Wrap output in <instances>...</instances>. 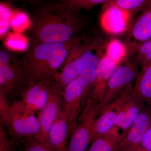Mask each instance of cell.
Masks as SVG:
<instances>
[{"label":"cell","instance_id":"obj_1","mask_svg":"<svg viewBox=\"0 0 151 151\" xmlns=\"http://www.w3.org/2000/svg\"><path fill=\"white\" fill-rule=\"evenodd\" d=\"M86 36L62 43H45L32 40L20 57L28 84L50 80L63 65L70 49Z\"/></svg>","mask_w":151,"mask_h":151},{"label":"cell","instance_id":"obj_2","mask_svg":"<svg viewBox=\"0 0 151 151\" xmlns=\"http://www.w3.org/2000/svg\"><path fill=\"white\" fill-rule=\"evenodd\" d=\"M84 26L78 12L54 9L49 4L41 8L34 17L32 40L45 43L66 42L81 35Z\"/></svg>","mask_w":151,"mask_h":151},{"label":"cell","instance_id":"obj_3","mask_svg":"<svg viewBox=\"0 0 151 151\" xmlns=\"http://www.w3.org/2000/svg\"><path fill=\"white\" fill-rule=\"evenodd\" d=\"M0 124L6 129L14 144H18L25 138L36 139L39 134V123L34 113L29 111L21 100L9 104L1 95Z\"/></svg>","mask_w":151,"mask_h":151},{"label":"cell","instance_id":"obj_4","mask_svg":"<svg viewBox=\"0 0 151 151\" xmlns=\"http://www.w3.org/2000/svg\"><path fill=\"white\" fill-rule=\"evenodd\" d=\"M28 84L20 57L4 47L0 50V95L9 104L21 99Z\"/></svg>","mask_w":151,"mask_h":151},{"label":"cell","instance_id":"obj_5","mask_svg":"<svg viewBox=\"0 0 151 151\" xmlns=\"http://www.w3.org/2000/svg\"><path fill=\"white\" fill-rule=\"evenodd\" d=\"M99 114L98 105L88 96L70 135L66 151H86L93 139L94 123Z\"/></svg>","mask_w":151,"mask_h":151},{"label":"cell","instance_id":"obj_6","mask_svg":"<svg viewBox=\"0 0 151 151\" xmlns=\"http://www.w3.org/2000/svg\"><path fill=\"white\" fill-rule=\"evenodd\" d=\"M107 44L102 38L97 36L92 37L81 57L79 76L84 84L85 103L95 84L98 65L106 53Z\"/></svg>","mask_w":151,"mask_h":151},{"label":"cell","instance_id":"obj_7","mask_svg":"<svg viewBox=\"0 0 151 151\" xmlns=\"http://www.w3.org/2000/svg\"><path fill=\"white\" fill-rule=\"evenodd\" d=\"M139 65L134 60L127 59L118 65L109 79L103 100L98 105L99 114L127 86L134 84L139 73Z\"/></svg>","mask_w":151,"mask_h":151},{"label":"cell","instance_id":"obj_8","mask_svg":"<svg viewBox=\"0 0 151 151\" xmlns=\"http://www.w3.org/2000/svg\"><path fill=\"white\" fill-rule=\"evenodd\" d=\"M84 83L80 76L68 84L63 91L61 109L68 121L70 137L76 126L84 105Z\"/></svg>","mask_w":151,"mask_h":151},{"label":"cell","instance_id":"obj_9","mask_svg":"<svg viewBox=\"0 0 151 151\" xmlns=\"http://www.w3.org/2000/svg\"><path fill=\"white\" fill-rule=\"evenodd\" d=\"M63 90L53 79L49 98L46 105L40 111L37 119L40 124V132L36 139L46 144L50 127L61 109Z\"/></svg>","mask_w":151,"mask_h":151},{"label":"cell","instance_id":"obj_10","mask_svg":"<svg viewBox=\"0 0 151 151\" xmlns=\"http://www.w3.org/2000/svg\"><path fill=\"white\" fill-rule=\"evenodd\" d=\"M134 84L127 86L119 95L108 104L100 112L94 123L93 138L97 135L111 132L123 106L132 94Z\"/></svg>","mask_w":151,"mask_h":151},{"label":"cell","instance_id":"obj_11","mask_svg":"<svg viewBox=\"0 0 151 151\" xmlns=\"http://www.w3.org/2000/svg\"><path fill=\"white\" fill-rule=\"evenodd\" d=\"M91 38L86 36L72 47L63 64L62 70L55 75V81L63 91L68 84L79 76L80 59L89 45Z\"/></svg>","mask_w":151,"mask_h":151},{"label":"cell","instance_id":"obj_12","mask_svg":"<svg viewBox=\"0 0 151 151\" xmlns=\"http://www.w3.org/2000/svg\"><path fill=\"white\" fill-rule=\"evenodd\" d=\"M53 79L32 82L26 86L21 100L29 111L35 114L42 110L49 98Z\"/></svg>","mask_w":151,"mask_h":151},{"label":"cell","instance_id":"obj_13","mask_svg":"<svg viewBox=\"0 0 151 151\" xmlns=\"http://www.w3.org/2000/svg\"><path fill=\"white\" fill-rule=\"evenodd\" d=\"M151 38V0L133 22L127 38L129 52L135 53L141 45Z\"/></svg>","mask_w":151,"mask_h":151},{"label":"cell","instance_id":"obj_14","mask_svg":"<svg viewBox=\"0 0 151 151\" xmlns=\"http://www.w3.org/2000/svg\"><path fill=\"white\" fill-rule=\"evenodd\" d=\"M151 125V108L146 105L126 136L119 143L118 151H134Z\"/></svg>","mask_w":151,"mask_h":151},{"label":"cell","instance_id":"obj_15","mask_svg":"<svg viewBox=\"0 0 151 151\" xmlns=\"http://www.w3.org/2000/svg\"><path fill=\"white\" fill-rule=\"evenodd\" d=\"M145 105L144 102L132 94L127 99L119 113L114 128L121 139L126 136Z\"/></svg>","mask_w":151,"mask_h":151},{"label":"cell","instance_id":"obj_16","mask_svg":"<svg viewBox=\"0 0 151 151\" xmlns=\"http://www.w3.org/2000/svg\"><path fill=\"white\" fill-rule=\"evenodd\" d=\"M119 64L111 60L106 54L100 60L97 68L95 84L89 95L92 101L97 105L103 100L109 79Z\"/></svg>","mask_w":151,"mask_h":151},{"label":"cell","instance_id":"obj_17","mask_svg":"<svg viewBox=\"0 0 151 151\" xmlns=\"http://www.w3.org/2000/svg\"><path fill=\"white\" fill-rule=\"evenodd\" d=\"M68 137V121L61 109L49 131L45 145L54 151H66Z\"/></svg>","mask_w":151,"mask_h":151},{"label":"cell","instance_id":"obj_18","mask_svg":"<svg viewBox=\"0 0 151 151\" xmlns=\"http://www.w3.org/2000/svg\"><path fill=\"white\" fill-rule=\"evenodd\" d=\"M132 94L151 108V62L142 67Z\"/></svg>","mask_w":151,"mask_h":151},{"label":"cell","instance_id":"obj_19","mask_svg":"<svg viewBox=\"0 0 151 151\" xmlns=\"http://www.w3.org/2000/svg\"><path fill=\"white\" fill-rule=\"evenodd\" d=\"M121 138L115 129L111 132L95 136L86 151H118Z\"/></svg>","mask_w":151,"mask_h":151},{"label":"cell","instance_id":"obj_20","mask_svg":"<svg viewBox=\"0 0 151 151\" xmlns=\"http://www.w3.org/2000/svg\"><path fill=\"white\" fill-rule=\"evenodd\" d=\"M110 1L111 0H63L61 2L50 5L54 9L79 12L82 9L89 10L95 6Z\"/></svg>","mask_w":151,"mask_h":151},{"label":"cell","instance_id":"obj_21","mask_svg":"<svg viewBox=\"0 0 151 151\" xmlns=\"http://www.w3.org/2000/svg\"><path fill=\"white\" fill-rule=\"evenodd\" d=\"M118 7L129 17L141 13L151 0H113Z\"/></svg>","mask_w":151,"mask_h":151},{"label":"cell","instance_id":"obj_22","mask_svg":"<svg viewBox=\"0 0 151 151\" xmlns=\"http://www.w3.org/2000/svg\"><path fill=\"white\" fill-rule=\"evenodd\" d=\"M16 9L9 3L1 1L0 3V19H1V37L6 34Z\"/></svg>","mask_w":151,"mask_h":151},{"label":"cell","instance_id":"obj_23","mask_svg":"<svg viewBox=\"0 0 151 151\" xmlns=\"http://www.w3.org/2000/svg\"><path fill=\"white\" fill-rule=\"evenodd\" d=\"M135 62L141 66H145L151 62V38L141 45L137 51Z\"/></svg>","mask_w":151,"mask_h":151},{"label":"cell","instance_id":"obj_24","mask_svg":"<svg viewBox=\"0 0 151 151\" xmlns=\"http://www.w3.org/2000/svg\"><path fill=\"white\" fill-rule=\"evenodd\" d=\"M124 47L117 41H113L107 44L105 54L113 61L120 63L124 60Z\"/></svg>","mask_w":151,"mask_h":151},{"label":"cell","instance_id":"obj_25","mask_svg":"<svg viewBox=\"0 0 151 151\" xmlns=\"http://www.w3.org/2000/svg\"><path fill=\"white\" fill-rule=\"evenodd\" d=\"M19 143L22 145L23 151H54L34 138L23 139Z\"/></svg>","mask_w":151,"mask_h":151},{"label":"cell","instance_id":"obj_26","mask_svg":"<svg viewBox=\"0 0 151 151\" xmlns=\"http://www.w3.org/2000/svg\"><path fill=\"white\" fill-rule=\"evenodd\" d=\"M134 151H151V125L146 131L140 143Z\"/></svg>","mask_w":151,"mask_h":151},{"label":"cell","instance_id":"obj_27","mask_svg":"<svg viewBox=\"0 0 151 151\" xmlns=\"http://www.w3.org/2000/svg\"><path fill=\"white\" fill-rule=\"evenodd\" d=\"M12 1V0H11ZM12 1H22V0H12Z\"/></svg>","mask_w":151,"mask_h":151},{"label":"cell","instance_id":"obj_28","mask_svg":"<svg viewBox=\"0 0 151 151\" xmlns=\"http://www.w3.org/2000/svg\"><path fill=\"white\" fill-rule=\"evenodd\" d=\"M13 151H16L15 150H13Z\"/></svg>","mask_w":151,"mask_h":151}]
</instances>
